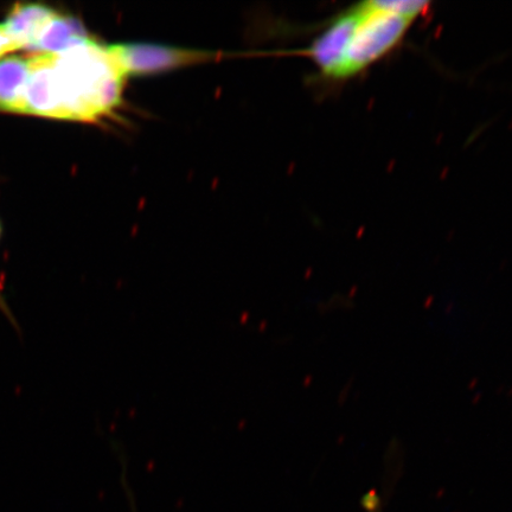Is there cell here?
Here are the masks:
<instances>
[{"mask_svg": "<svg viewBox=\"0 0 512 512\" xmlns=\"http://www.w3.org/2000/svg\"><path fill=\"white\" fill-rule=\"evenodd\" d=\"M125 81L108 46L92 38L63 53L36 57L29 102L40 117L95 121L121 104Z\"/></svg>", "mask_w": 512, "mask_h": 512, "instance_id": "cell-1", "label": "cell"}, {"mask_svg": "<svg viewBox=\"0 0 512 512\" xmlns=\"http://www.w3.org/2000/svg\"><path fill=\"white\" fill-rule=\"evenodd\" d=\"M357 21L336 81L356 78L398 48L409 29L430 9L421 0H371L358 3Z\"/></svg>", "mask_w": 512, "mask_h": 512, "instance_id": "cell-2", "label": "cell"}, {"mask_svg": "<svg viewBox=\"0 0 512 512\" xmlns=\"http://www.w3.org/2000/svg\"><path fill=\"white\" fill-rule=\"evenodd\" d=\"M108 50L125 78L149 76L184 67L197 66L216 59L208 50L164 46L156 43H119Z\"/></svg>", "mask_w": 512, "mask_h": 512, "instance_id": "cell-3", "label": "cell"}, {"mask_svg": "<svg viewBox=\"0 0 512 512\" xmlns=\"http://www.w3.org/2000/svg\"><path fill=\"white\" fill-rule=\"evenodd\" d=\"M357 21L356 5L336 16L303 54L312 60L320 75L336 81L345 49Z\"/></svg>", "mask_w": 512, "mask_h": 512, "instance_id": "cell-4", "label": "cell"}, {"mask_svg": "<svg viewBox=\"0 0 512 512\" xmlns=\"http://www.w3.org/2000/svg\"><path fill=\"white\" fill-rule=\"evenodd\" d=\"M92 40L79 19L57 14L51 17L31 50L35 54H60Z\"/></svg>", "mask_w": 512, "mask_h": 512, "instance_id": "cell-5", "label": "cell"}, {"mask_svg": "<svg viewBox=\"0 0 512 512\" xmlns=\"http://www.w3.org/2000/svg\"><path fill=\"white\" fill-rule=\"evenodd\" d=\"M55 11L42 4L21 3L11 9L3 23L6 32L18 49H31Z\"/></svg>", "mask_w": 512, "mask_h": 512, "instance_id": "cell-6", "label": "cell"}, {"mask_svg": "<svg viewBox=\"0 0 512 512\" xmlns=\"http://www.w3.org/2000/svg\"><path fill=\"white\" fill-rule=\"evenodd\" d=\"M29 74V57L0 59V111L25 114L24 96Z\"/></svg>", "mask_w": 512, "mask_h": 512, "instance_id": "cell-7", "label": "cell"}, {"mask_svg": "<svg viewBox=\"0 0 512 512\" xmlns=\"http://www.w3.org/2000/svg\"><path fill=\"white\" fill-rule=\"evenodd\" d=\"M14 50H17L15 43L11 40L2 23L0 24V59Z\"/></svg>", "mask_w": 512, "mask_h": 512, "instance_id": "cell-8", "label": "cell"}, {"mask_svg": "<svg viewBox=\"0 0 512 512\" xmlns=\"http://www.w3.org/2000/svg\"><path fill=\"white\" fill-rule=\"evenodd\" d=\"M0 311H3L4 315H6L12 319V313L10 311V307L8 304H6L2 292H0Z\"/></svg>", "mask_w": 512, "mask_h": 512, "instance_id": "cell-9", "label": "cell"}]
</instances>
